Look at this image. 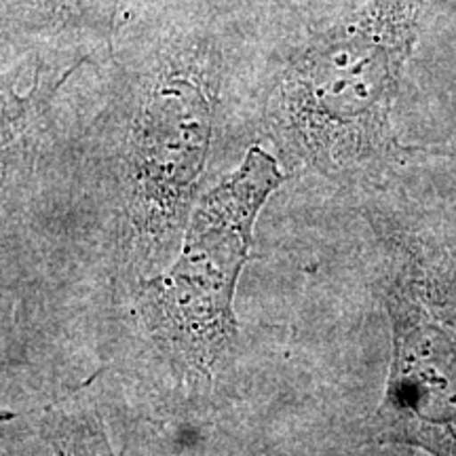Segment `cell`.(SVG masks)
Wrapping results in <instances>:
<instances>
[{
	"mask_svg": "<svg viewBox=\"0 0 456 456\" xmlns=\"http://www.w3.org/2000/svg\"><path fill=\"white\" fill-rule=\"evenodd\" d=\"M423 4L370 0L285 61L266 118L288 155L342 175L391 151V110Z\"/></svg>",
	"mask_w": 456,
	"mask_h": 456,
	"instance_id": "cell-1",
	"label": "cell"
},
{
	"mask_svg": "<svg viewBox=\"0 0 456 456\" xmlns=\"http://www.w3.org/2000/svg\"><path fill=\"white\" fill-rule=\"evenodd\" d=\"M127 85L118 151L125 239L155 266L184 237L212 152L222 89L218 43L197 30L163 34Z\"/></svg>",
	"mask_w": 456,
	"mask_h": 456,
	"instance_id": "cell-2",
	"label": "cell"
},
{
	"mask_svg": "<svg viewBox=\"0 0 456 456\" xmlns=\"http://www.w3.org/2000/svg\"><path fill=\"white\" fill-rule=\"evenodd\" d=\"M283 180L275 157L249 148L237 169L197 199L175 260L142 283L146 334L184 372L212 380L231 357L235 294L256 220Z\"/></svg>",
	"mask_w": 456,
	"mask_h": 456,
	"instance_id": "cell-3",
	"label": "cell"
},
{
	"mask_svg": "<svg viewBox=\"0 0 456 456\" xmlns=\"http://www.w3.org/2000/svg\"><path fill=\"white\" fill-rule=\"evenodd\" d=\"M387 305L393 363L376 437L456 456V279L412 262L391 281Z\"/></svg>",
	"mask_w": 456,
	"mask_h": 456,
	"instance_id": "cell-4",
	"label": "cell"
},
{
	"mask_svg": "<svg viewBox=\"0 0 456 456\" xmlns=\"http://www.w3.org/2000/svg\"><path fill=\"white\" fill-rule=\"evenodd\" d=\"M32 61L0 74V224L28 197L47 138L51 106L70 70H51L38 61L30 87H21Z\"/></svg>",
	"mask_w": 456,
	"mask_h": 456,
	"instance_id": "cell-5",
	"label": "cell"
},
{
	"mask_svg": "<svg viewBox=\"0 0 456 456\" xmlns=\"http://www.w3.org/2000/svg\"><path fill=\"white\" fill-rule=\"evenodd\" d=\"M41 433L53 456H117L98 408L85 393L45 410Z\"/></svg>",
	"mask_w": 456,
	"mask_h": 456,
	"instance_id": "cell-6",
	"label": "cell"
},
{
	"mask_svg": "<svg viewBox=\"0 0 456 456\" xmlns=\"http://www.w3.org/2000/svg\"><path fill=\"white\" fill-rule=\"evenodd\" d=\"M26 13L38 28L110 38L123 0H24Z\"/></svg>",
	"mask_w": 456,
	"mask_h": 456,
	"instance_id": "cell-7",
	"label": "cell"
}]
</instances>
